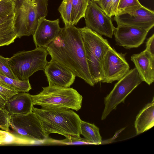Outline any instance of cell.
<instances>
[{
  "label": "cell",
  "instance_id": "e575fe53",
  "mask_svg": "<svg viewBox=\"0 0 154 154\" xmlns=\"http://www.w3.org/2000/svg\"><path fill=\"white\" fill-rule=\"evenodd\" d=\"M93 1H94V2H98V1H99L100 0H91Z\"/></svg>",
  "mask_w": 154,
  "mask_h": 154
},
{
  "label": "cell",
  "instance_id": "f1b7e54d",
  "mask_svg": "<svg viewBox=\"0 0 154 154\" xmlns=\"http://www.w3.org/2000/svg\"><path fill=\"white\" fill-rule=\"evenodd\" d=\"M16 3L11 0H0V15L8 14L15 10Z\"/></svg>",
  "mask_w": 154,
  "mask_h": 154
},
{
  "label": "cell",
  "instance_id": "5b68a950",
  "mask_svg": "<svg viewBox=\"0 0 154 154\" xmlns=\"http://www.w3.org/2000/svg\"><path fill=\"white\" fill-rule=\"evenodd\" d=\"M42 88L39 93L32 95L34 105L76 111L81 108L83 97L73 88L49 85Z\"/></svg>",
  "mask_w": 154,
  "mask_h": 154
},
{
  "label": "cell",
  "instance_id": "30bf717a",
  "mask_svg": "<svg viewBox=\"0 0 154 154\" xmlns=\"http://www.w3.org/2000/svg\"><path fill=\"white\" fill-rule=\"evenodd\" d=\"M125 54L111 48L106 52L102 65V83H112L118 81L130 70Z\"/></svg>",
  "mask_w": 154,
  "mask_h": 154
},
{
  "label": "cell",
  "instance_id": "d590c367",
  "mask_svg": "<svg viewBox=\"0 0 154 154\" xmlns=\"http://www.w3.org/2000/svg\"></svg>",
  "mask_w": 154,
  "mask_h": 154
},
{
  "label": "cell",
  "instance_id": "4dcf8cb0",
  "mask_svg": "<svg viewBox=\"0 0 154 154\" xmlns=\"http://www.w3.org/2000/svg\"><path fill=\"white\" fill-rule=\"evenodd\" d=\"M154 56V34H153L147 40L145 49Z\"/></svg>",
  "mask_w": 154,
  "mask_h": 154
},
{
  "label": "cell",
  "instance_id": "9c48e42d",
  "mask_svg": "<svg viewBox=\"0 0 154 154\" xmlns=\"http://www.w3.org/2000/svg\"><path fill=\"white\" fill-rule=\"evenodd\" d=\"M84 17L86 27L101 36L112 38L115 27L111 17L95 2L89 1Z\"/></svg>",
  "mask_w": 154,
  "mask_h": 154
},
{
  "label": "cell",
  "instance_id": "277c9868",
  "mask_svg": "<svg viewBox=\"0 0 154 154\" xmlns=\"http://www.w3.org/2000/svg\"><path fill=\"white\" fill-rule=\"evenodd\" d=\"M85 47L89 71L94 84L103 78L102 65L107 51L112 48L107 39L87 27L79 28Z\"/></svg>",
  "mask_w": 154,
  "mask_h": 154
},
{
  "label": "cell",
  "instance_id": "484cf974",
  "mask_svg": "<svg viewBox=\"0 0 154 154\" xmlns=\"http://www.w3.org/2000/svg\"><path fill=\"white\" fill-rule=\"evenodd\" d=\"M19 92L0 83V108H5L8 100Z\"/></svg>",
  "mask_w": 154,
  "mask_h": 154
},
{
  "label": "cell",
  "instance_id": "7c38bea8",
  "mask_svg": "<svg viewBox=\"0 0 154 154\" xmlns=\"http://www.w3.org/2000/svg\"><path fill=\"white\" fill-rule=\"evenodd\" d=\"M114 20L117 25L133 26L149 31L154 26V12L143 6L130 13L115 16Z\"/></svg>",
  "mask_w": 154,
  "mask_h": 154
},
{
  "label": "cell",
  "instance_id": "f546056e",
  "mask_svg": "<svg viewBox=\"0 0 154 154\" xmlns=\"http://www.w3.org/2000/svg\"><path fill=\"white\" fill-rule=\"evenodd\" d=\"M111 2L112 0H100L95 2L108 16L112 17Z\"/></svg>",
  "mask_w": 154,
  "mask_h": 154
},
{
  "label": "cell",
  "instance_id": "4316f807",
  "mask_svg": "<svg viewBox=\"0 0 154 154\" xmlns=\"http://www.w3.org/2000/svg\"><path fill=\"white\" fill-rule=\"evenodd\" d=\"M8 58L0 55V73L2 75L14 79H17L8 64Z\"/></svg>",
  "mask_w": 154,
  "mask_h": 154
},
{
  "label": "cell",
  "instance_id": "d6986e66",
  "mask_svg": "<svg viewBox=\"0 0 154 154\" xmlns=\"http://www.w3.org/2000/svg\"><path fill=\"white\" fill-rule=\"evenodd\" d=\"M80 134L84 138L93 145L101 144L102 137L99 128L93 124L81 120L80 124Z\"/></svg>",
  "mask_w": 154,
  "mask_h": 154
},
{
  "label": "cell",
  "instance_id": "6da1fadb",
  "mask_svg": "<svg viewBox=\"0 0 154 154\" xmlns=\"http://www.w3.org/2000/svg\"><path fill=\"white\" fill-rule=\"evenodd\" d=\"M45 48L51 59L68 69L76 77L82 79L90 86L94 85L79 28L65 26L59 35Z\"/></svg>",
  "mask_w": 154,
  "mask_h": 154
},
{
  "label": "cell",
  "instance_id": "8fae6325",
  "mask_svg": "<svg viewBox=\"0 0 154 154\" xmlns=\"http://www.w3.org/2000/svg\"><path fill=\"white\" fill-rule=\"evenodd\" d=\"M149 31L144 29L117 25L113 35L116 43L126 49L137 48L144 42Z\"/></svg>",
  "mask_w": 154,
  "mask_h": 154
},
{
  "label": "cell",
  "instance_id": "44dd1931",
  "mask_svg": "<svg viewBox=\"0 0 154 154\" xmlns=\"http://www.w3.org/2000/svg\"><path fill=\"white\" fill-rule=\"evenodd\" d=\"M89 0H72V11L71 25H76L84 17L88 5Z\"/></svg>",
  "mask_w": 154,
  "mask_h": 154
},
{
  "label": "cell",
  "instance_id": "e0dca14e",
  "mask_svg": "<svg viewBox=\"0 0 154 154\" xmlns=\"http://www.w3.org/2000/svg\"><path fill=\"white\" fill-rule=\"evenodd\" d=\"M14 10L0 15V47L9 45L17 38L14 26Z\"/></svg>",
  "mask_w": 154,
  "mask_h": 154
},
{
  "label": "cell",
  "instance_id": "9a60e30c",
  "mask_svg": "<svg viewBox=\"0 0 154 154\" xmlns=\"http://www.w3.org/2000/svg\"><path fill=\"white\" fill-rule=\"evenodd\" d=\"M131 60L143 81L149 85L151 84L154 81V56L145 49L132 55Z\"/></svg>",
  "mask_w": 154,
  "mask_h": 154
},
{
  "label": "cell",
  "instance_id": "ac0fdd59",
  "mask_svg": "<svg viewBox=\"0 0 154 154\" xmlns=\"http://www.w3.org/2000/svg\"><path fill=\"white\" fill-rule=\"evenodd\" d=\"M137 135L143 133L154 125V99L148 103L139 112L134 122Z\"/></svg>",
  "mask_w": 154,
  "mask_h": 154
},
{
  "label": "cell",
  "instance_id": "1f68e13d",
  "mask_svg": "<svg viewBox=\"0 0 154 154\" xmlns=\"http://www.w3.org/2000/svg\"><path fill=\"white\" fill-rule=\"evenodd\" d=\"M120 0H112L111 3V12L112 16L117 14V10Z\"/></svg>",
  "mask_w": 154,
  "mask_h": 154
},
{
  "label": "cell",
  "instance_id": "3957f363",
  "mask_svg": "<svg viewBox=\"0 0 154 154\" xmlns=\"http://www.w3.org/2000/svg\"><path fill=\"white\" fill-rule=\"evenodd\" d=\"M48 0H23L16 3L14 26L17 38L32 35L39 19L48 14Z\"/></svg>",
  "mask_w": 154,
  "mask_h": 154
},
{
  "label": "cell",
  "instance_id": "2e32d148",
  "mask_svg": "<svg viewBox=\"0 0 154 154\" xmlns=\"http://www.w3.org/2000/svg\"><path fill=\"white\" fill-rule=\"evenodd\" d=\"M33 106L31 95L19 92L8 100L5 108L11 115H21L32 112Z\"/></svg>",
  "mask_w": 154,
  "mask_h": 154
},
{
  "label": "cell",
  "instance_id": "8992f818",
  "mask_svg": "<svg viewBox=\"0 0 154 154\" xmlns=\"http://www.w3.org/2000/svg\"><path fill=\"white\" fill-rule=\"evenodd\" d=\"M45 48L36 47L31 51H22L8 58V64L17 79H29L35 72L44 70L48 63Z\"/></svg>",
  "mask_w": 154,
  "mask_h": 154
},
{
  "label": "cell",
  "instance_id": "cb8c5ba5",
  "mask_svg": "<svg viewBox=\"0 0 154 154\" xmlns=\"http://www.w3.org/2000/svg\"><path fill=\"white\" fill-rule=\"evenodd\" d=\"M58 10L65 26L71 25V18L72 11V0H63Z\"/></svg>",
  "mask_w": 154,
  "mask_h": 154
},
{
  "label": "cell",
  "instance_id": "ba28073f",
  "mask_svg": "<svg viewBox=\"0 0 154 154\" xmlns=\"http://www.w3.org/2000/svg\"><path fill=\"white\" fill-rule=\"evenodd\" d=\"M115 84L109 93L104 98L105 107L101 119H105L111 112L116 109L126 97L143 81L135 67L131 69Z\"/></svg>",
  "mask_w": 154,
  "mask_h": 154
},
{
  "label": "cell",
  "instance_id": "603a6c76",
  "mask_svg": "<svg viewBox=\"0 0 154 154\" xmlns=\"http://www.w3.org/2000/svg\"><path fill=\"white\" fill-rule=\"evenodd\" d=\"M43 144L58 145H79L93 144L84 138L80 137L70 136L62 140H55L48 138L43 143Z\"/></svg>",
  "mask_w": 154,
  "mask_h": 154
},
{
  "label": "cell",
  "instance_id": "4fadbf2b",
  "mask_svg": "<svg viewBox=\"0 0 154 154\" xmlns=\"http://www.w3.org/2000/svg\"><path fill=\"white\" fill-rule=\"evenodd\" d=\"M59 23V19L52 20L42 17L39 19L32 35L36 47L46 48L59 35L62 29Z\"/></svg>",
  "mask_w": 154,
  "mask_h": 154
},
{
  "label": "cell",
  "instance_id": "83f0119b",
  "mask_svg": "<svg viewBox=\"0 0 154 154\" xmlns=\"http://www.w3.org/2000/svg\"><path fill=\"white\" fill-rule=\"evenodd\" d=\"M11 115L5 108H0V128L9 132Z\"/></svg>",
  "mask_w": 154,
  "mask_h": 154
},
{
  "label": "cell",
  "instance_id": "8d00e7d4",
  "mask_svg": "<svg viewBox=\"0 0 154 154\" xmlns=\"http://www.w3.org/2000/svg\"></svg>",
  "mask_w": 154,
  "mask_h": 154
},
{
  "label": "cell",
  "instance_id": "d6a6232c",
  "mask_svg": "<svg viewBox=\"0 0 154 154\" xmlns=\"http://www.w3.org/2000/svg\"><path fill=\"white\" fill-rule=\"evenodd\" d=\"M15 2V3H17L19 2H21L23 0H11Z\"/></svg>",
  "mask_w": 154,
  "mask_h": 154
},
{
  "label": "cell",
  "instance_id": "836d02e7",
  "mask_svg": "<svg viewBox=\"0 0 154 154\" xmlns=\"http://www.w3.org/2000/svg\"><path fill=\"white\" fill-rule=\"evenodd\" d=\"M2 75L1 73H0V83L2 84V81H1V76Z\"/></svg>",
  "mask_w": 154,
  "mask_h": 154
},
{
  "label": "cell",
  "instance_id": "7a4b0ae2",
  "mask_svg": "<svg viewBox=\"0 0 154 154\" xmlns=\"http://www.w3.org/2000/svg\"><path fill=\"white\" fill-rule=\"evenodd\" d=\"M42 129L48 136L58 134L66 137H80L81 120L79 115L71 109L33 107Z\"/></svg>",
  "mask_w": 154,
  "mask_h": 154
},
{
  "label": "cell",
  "instance_id": "5bb4252c",
  "mask_svg": "<svg viewBox=\"0 0 154 154\" xmlns=\"http://www.w3.org/2000/svg\"><path fill=\"white\" fill-rule=\"evenodd\" d=\"M44 71L50 85L70 87L76 77L68 69L52 59L48 62Z\"/></svg>",
  "mask_w": 154,
  "mask_h": 154
},
{
  "label": "cell",
  "instance_id": "7402d4cb",
  "mask_svg": "<svg viewBox=\"0 0 154 154\" xmlns=\"http://www.w3.org/2000/svg\"><path fill=\"white\" fill-rule=\"evenodd\" d=\"M143 6L139 0H120L116 15L130 13Z\"/></svg>",
  "mask_w": 154,
  "mask_h": 154
},
{
  "label": "cell",
  "instance_id": "ffe728a7",
  "mask_svg": "<svg viewBox=\"0 0 154 154\" xmlns=\"http://www.w3.org/2000/svg\"><path fill=\"white\" fill-rule=\"evenodd\" d=\"M2 84L10 87L18 92H27L32 89L29 80H20L1 75Z\"/></svg>",
  "mask_w": 154,
  "mask_h": 154
},
{
  "label": "cell",
  "instance_id": "d4e9b609",
  "mask_svg": "<svg viewBox=\"0 0 154 154\" xmlns=\"http://www.w3.org/2000/svg\"><path fill=\"white\" fill-rule=\"evenodd\" d=\"M24 144L23 139L12 133L0 130V145H21Z\"/></svg>",
  "mask_w": 154,
  "mask_h": 154
},
{
  "label": "cell",
  "instance_id": "52a82bcc",
  "mask_svg": "<svg viewBox=\"0 0 154 154\" xmlns=\"http://www.w3.org/2000/svg\"><path fill=\"white\" fill-rule=\"evenodd\" d=\"M10 127L12 133L30 145L42 144L48 138L35 114L32 112L21 115H11Z\"/></svg>",
  "mask_w": 154,
  "mask_h": 154
}]
</instances>
